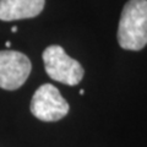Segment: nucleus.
<instances>
[{
  "label": "nucleus",
  "instance_id": "3",
  "mask_svg": "<svg viewBox=\"0 0 147 147\" xmlns=\"http://www.w3.org/2000/svg\"><path fill=\"white\" fill-rule=\"evenodd\" d=\"M31 113L42 121H58L69 113V103L57 87L44 84L36 90L31 100Z\"/></svg>",
  "mask_w": 147,
  "mask_h": 147
},
{
  "label": "nucleus",
  "instance_id": "7",
  "mask_svg": "<svg viewBox=\"0 0 147 147\" xmlns=\"http://www.w3.org/2000/svg\"><path fill=\"white\" fill-rule=\"evenodd\" d=\"M5 45H6V47L9 48V47H11V42H10V40H6V43H5Z\"/></svg>",
  "mask_w": 147,
  "mask_h": 147
},
{
  "label": "nucleus",
  "instance_id": "2",
  "mask_svg": "<svg viewBox=\"0 0 147 147\" xmlns=\"http://www.w3.org/2000/svg\"><path fill=\"white\" fill-rule=\"evenodd\" d=\"M44 69L48 76L54 81L64 85L76 86L84 79V67L81 64L70 58L60 45H49L43 52Z\"/></svg>",
  "mask_w": 147,
  "mask_h": 147
},
{
  "label": "nucleus",
  "instance_id": "6",
  "mask_svg": "<svg viewBox=\"0 0 147 147\" xmlns=\"http://www.w3.org/2000/svg\"><path fill=\"white\" fill-rule=\"evenodd\" d=\"M17 27L16 26H13V27H11V32H13V33H15V32H17Z\"/></svg>",
  "mask_w": 147,
  "mask_h": 147
},
{
  "label": "nucleus",
  "instance_id": "1",
  "mask_svg": "<svg viewBox=\"0 0 147 147\" xmlns=\"http://www.w3.org/2000/svg\"><path fill=\"white\" fill-rule=\"evenodd\" d=\"M118 42L123 49L141 50L147 45V0H129L118 27Z\"/></svg>",
  "mask_w": 147,
  "mask_h": 147
},
{
  "label": "nucleus",
  "instance_id": "5",
  "mask_svg": "<svg viewBox=\"0 0 147 147\" xmlns=\"http://www.w3.org/2000/svg\"><path fill=\"white\" fill-rule=\"evenodd\" d=\"M45 0H0V20L15 21L38 16Z\"/></svg>",
  "mask_w": 147,
  "mask_h": 147
},
{
  "label": "nucleus",
  "instance_id": "4",
  "mask_svg": "<svg viewBox=\"0 0 147 147\" xmlns=\"http://www.w3.org/2000/svg\"><path fill=\"white\" fill-rule=\"evenodd\" d=\"M32 70L30 59L16 50H0V88L13 91L20 88Z\"/></svg>",
  "mask_w": 147,
  "mask_h": 147
}]
</instances>
